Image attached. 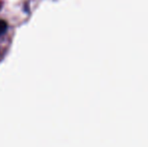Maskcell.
Wrapping results in <instances>:
<instances>
[{
	"mask_svg": "<svg viewBox=\"0 0 148 147\" xmlns=\"http://www.w3.org/2000/svg\"><path fill=\"white\" fill-rule=\"evenodd\" d=\"M7 28H8L7 23H6L4 20H0V36H1L2 34H5Z\"/></svg>",
	"mask_w": 148,
	"mask_h": 147,
	"instance_id": "6da1fadb",
	"label": "cell"
}]
</instances>
